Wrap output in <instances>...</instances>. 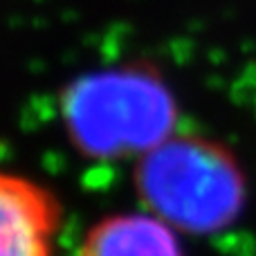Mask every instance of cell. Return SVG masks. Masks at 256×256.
Listing matches in <instances>:
<instances>
[{"mask_svg": "<svg viewBox=\"0 0 256 256\" xmlns=\"http://www.w3.org/2000/svg\"><path fill=\"white\" fill-rule=\"evenodd\" d=\"M135 186L153 216L198 236L232 227L250 196L248 176L234 150L191 132H173L142 153Z\"/></svg>", "mask_w": 256, "mask_h": 256, "instance_id": "cell-1", "label": "cell"}, {"mask_svg": "<svg viewBox=\"0 0 256 256\" xmlns=\"http://www.w3.org/2000/svg\"><path fill=\"white\" fill-rule=\"evenodd\" d=\"M81 256H184L178 230L153 214H122L92 227Z\"/></svg>", "mask_w": 256, "mask_h": 256, "instance_id": "cell-4", "label": "cell"}, {"mask_svg": "<svg viewBox=\"0 0 256 256\" xmlns=\"http://www.w3.org/2000/svg\"><path fill=\"white\" fill-rule=\"evenodd\" d=\"M76 99L79 137L99 155H142L176 128L173 92L148 66L94 76L81 86Z\"/></svg>", "mask_w": 256, "mask_h": 256, "instance_id": "cell-2", "label": "cell"}, {"mask_svg": "<svg viewBox=\"0 0 256 256\" xmlns=\"http://www.w3.org/2000/svg\"><path fill=\"white\" fill-rule=\"evenodd\" d=\"M61 207L40 184L0 171V256H52Z\"/></svg>", "mask_w": 256, "mask_h": 256, "instance_id": "cell-3", "label": "cell"}]
</instances>
